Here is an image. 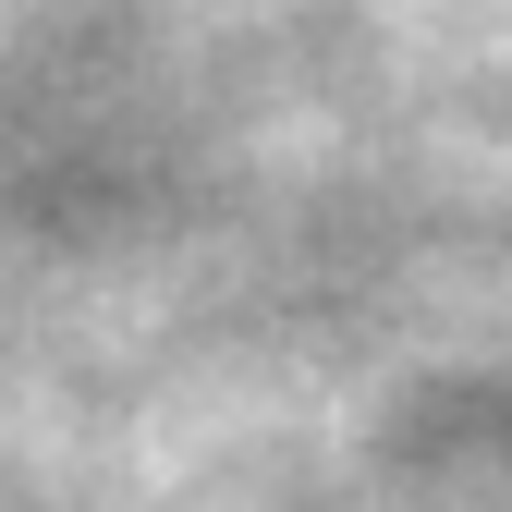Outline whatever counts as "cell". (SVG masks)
I'll list each match as a JSON object with an SVG mask.
<instances>
[]
</instances>
